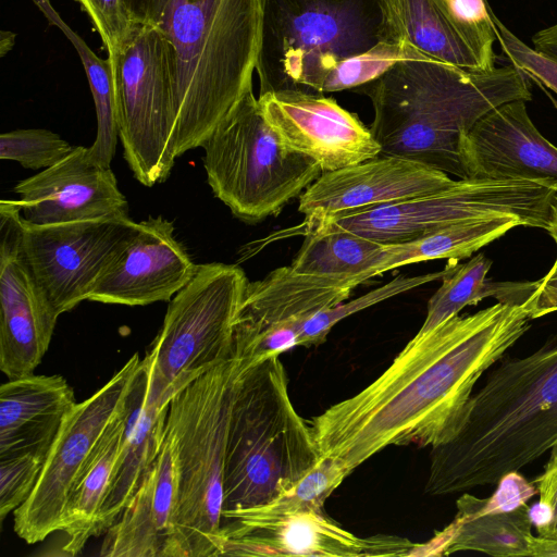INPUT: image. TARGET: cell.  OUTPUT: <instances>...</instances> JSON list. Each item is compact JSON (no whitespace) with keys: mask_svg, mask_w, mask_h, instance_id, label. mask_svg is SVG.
<instances>
[{"mask_svg":"<svg viewBox=\"0 0 557 557\" xmlns=\"http://www.w3.org/2000/svg\"><path fill=\"white\" fill-rule=\"evenodd\" d=\"M496 39L508 60L541 85L557 94V60L531 48L508 29L494 14Z\"/></svg>","mask_w":557,"mask_h":557,"instance_id":"36","label":"cell"},{"mask_svg":"<svg viewBox=\"0 0 557 557\" xmlns=\"http://www.w3.org/2000/svg\"><path fill=\"white\" fill-rule=\"evenodd\" d=\"M496 491L488 498L463 494L457 500V511L487 513L515 509L537 493L535 484L527 481L518 471L505 474L496 484Z\"/></svg>","mask_w":557,"mask_h":557,"instance_id":"37","label":"cell"},{"mask_svg":"<svg viewBox=\"0 0 557 557\" xmlns=\"http://www.w3.org/2000/svg\"><path fill=\"white\" fill-rule=\"evenodd\" d=\"M529 506L487 513L457 511L454 521L416 555H449L473 550L496 557H532Z\"/></svg>","mask_w":557,"mask_h":557,"instance_id":"28","label":"cell"},{"mask_svg":"<svg viewBox=\"0 0 557 557\" xmlns=\"http://www.w3.org/2000/svg\"><path fill=\"white\" fill-rule=\"evenodd\" d=\"M243 367L242 358L234 355L170 401L165 437L174 450L178 478L174 557L215 556L228 420Z\"/></svg>","mask_w":557,"mask_h":557,"instance_id":"7","label":"cell"},{"mask_svg":"<svg viewBox=\"0 0 557 557\" xmlns=\"http://www.w3.org/2000/svg\"><path fill=\"white\" fill-rule=\"evenodd\" d=\"M549 451L543 473L533 481L540 500L529 507V516L539 536L557 539V443Z\"/></svg>","mask_w":557,"mask_h":557,"instance_id":"39","label":"cell"},{"mask_svg":"<svg viewBox=\"0 0 557 557\" xmlns=\"http://www.w3.org/2000/svg\"><path fill=\"white\" fill-rule=\"evenodd\" d=\"M177 497L175 455L165 437L134 496L107 529L99 555L174 557Z\"/></svg>","mask_w":557,"mask_h":557,"instance_id":"23","label":"cell"},{"mask_svg":"<svg viewBox=\"0 0 557 557\" xmlns=\"http://www.w3.org/2000/svg\"><path fill=\"white\" fill-rule=\"evenodd\" d=\"M492 261L483 253L466 263L456 262L442 278V285L428 302L425 320L416 335H423L446 320L459 314L467 306L487 297L502 304L523 305L534 294L535 282H495L487 278Z\"/></svg>","mask_w":557,"mask_h":557,"instance_id":"29","label":"cell"},{"mask_svg":"<svg viewBox=\"0 0 557 557\" xmlns=\"http://www.w3.org/2000/svg\"><path fill=\"white\" fill-rule=\"evenodd\" d=\"M248 280L235 264H198L171 299L162 327L143 358L148 395L160 405L235 355L234 321Z\"/></svg>","mask_w":557,"mask_h":557,"instance_id":"9","label":"cell"},{"mask_svg":"<svg viewBox=\"0 0 557 557\" xmlns=\"http://www.w3.org/2000/svg\"><path fill=\"white\" fill-rule=\"evenodd\" d=\"M134 23L158 25L170 0H122Z\"/></svg>","mask_w":557,"mask_h":557,"instance_id":"41","label":"cell"},{"mask_svg":"<svg viewBox=\"0 0 557 557\" xmlns=\"http://www.w3.org/2000/svg\"><path fill=\"white\" fill-rule=\"evenodd\" d=\"M34 2L49 23L58 26L65 34L78 52L89 82L97 115L96 139L89 149L100 163L110 166L119 138L111 62L109 58L102 60L97 57L85 41L64 23L49 0H34Z\"/></svg>","mask_w":557,"mask_h":557,"instance_id":"31","label":"cell"},{"mask_svg":"<svg viewBox=\"0 0 557 557\" xmlns=\"http://www.w3.org/2000/svg\"><path fill=\"white\" fill-rule=\"evenodd\" d=\"M45 458L25 453L0 458V520L14 512L32 494Z\"/></svg>","mask_w":557,"mask_h":557,"instance_id":"35","label":"cell"},{"mask_svg":"<svg viewBox=\"0 0 557 557\" xmlns=\"http://www.w3.org/2000/svg\"><path fill=\"white\" fill-rule=\"evenodd\" d=\"M108 58L124 158L143 185L164 182L176 159L168 42L157 25L135 23Z\"/></svg>","mask_w":557,"mask_h":557,"instance_id":"11","label":"cell"},{"mask_svg":"<svg viewBox=\"0 0 557 557\" xmlns=\"http://www.w3.org/2000/svg\"><path fill=\"white\" fill-rule=\"evenodd\" d=\"M128 398L131 411L126 432L107 497L98 515L96 535L107 531L120 517L165 440L170 404L160 405L148 395V376L143 359Z\"/></svg>","mask_w":557,"mask_h":557,"instance_id":"25","label":"cell"},{"mask_svg":"<svg viewBox=\"0 0 557 557\" xmlns=\"http://www.w3.org/2000/svg\"><path fill=\"white\" fill-rule=\"evenodd\" d=\"M258 101L280 141L313 159L323 172L381 153L370 127L322 92L301 88L269 90L260 94Z\"/></svg>","mask_w":557,"mask_h":557,"instance_id":"15","label":"cell"},{"mask_svg":"<svg viewBox=\"0 0 557 557\" xmlns=\"http://www.w3.org/2000/svg\"><path fill=\"white\" fill-rule=\"evenodd\" d=\"M129 411L131 404L127 396L73 483L59 530L66 536L62 547V552L66 555L79 554L87 541L96 535L98 515L110 487L124 441Z\"/></svg>","mask_w":557,"mask_h":557,"instance_id":"26","label":"cell"},{"mask_svg":"<svg viewBox=\"0 0 557 557\" xmlns=\"http://www.w3.org/2000/svg\"><path fill=\"white\" fill-rule=\"evenodd\" d=\"M466 178L557 181V147L533 124L525 101L504 103L461 137Z\"/></svg>","mask_w":557,"mask_h":557,"instance_id":"20","label":"cell"},{"mask_svg":"<svg viewBox=\"0 0 557 557\" xmlns=\"http://www.w3.org/2000/svg\"><path fill=\"white\" fill-rule=\"evenodd\" d=\"M141 359L135 354L89 398L77 403L60 428L30 496L13 512L14 531L28 544L60 530L73 483L103 434L124 405Z\"/></svg>","mask_w":557,"mask_h":557,"instance_id":"12","label":"cell"},{"mask_svg":"<svg viewBox=\"0 0 557 557\" xmlns=\"http://www.w3.org/2000/svg\"><path fill=\"white\" fill-rule=\"evenodd\" d=\"M320 458L309 424L294 408L278 356L244 363L228 420L222 513L272 502Z\"/></svg>","mask_w":557,"mask_h":557,"instance_id":"6","label":"cell"},{"mask_svg":"<svg viewBox=\"0 0 557 557\" xmlns=\"http://www.w3.org/2000/svg\"><path fill=\"white\" fill-rule=\"evenodd\" d=\"M15 34L9 32H1L0 52L4 55L14 45Z\"/></svg>","mask_w":557,"mask_h":557,"instance_id":"45","label":"cell"},{"mask_svg":"<svg viewBox=\"0 0 557 557\" xmlns=\"http://www.w3.org/2000/svg\"><path fill=\"white\" fill-rule=\"evenodd\" d=\"M537 282L536 290L525 301L532 320L557 311V258L547 274Z\"/></svg>","mask_w":557,"mask_h":557,"instance_id":"40","label":"cell"},{"mask_svg":"<svg viewBox=\"0 0 557 557\" xmlns=\"http://www.w3.org/2000/svg\"><path fill=\"white\" fill-rule=\"evenodd\" d=\"M59 315L28 263L17 200L0 201V369L9 379L33 374Z\"/></svg>","mask_w":557,"mask_h":557,"instance_id":"14","label":"cell"},{"mask_svg":"<svg viewBox=\"0 0 557 557\" xmlns=\"http://www.w3.org/2000/svg\"><path fill=\"white\" fill-rule=\"evenodd\" d=\"M76 405L72 387L61 375L9 379L0 386V458L34 453L46 459Z\"/></svg>","mask_w":557,"mask_h":557,"instance_id":"24","label":"cell"},{"mask_svg":"<svg viewBox=\"0 0 557 557\" xmlns=\"http://www.w3.org/2000/svg\"><path fill=\"white\" fill-rule=\"evenodd\" d=\"M73 149L58 134L42 128L15 129L0 135V159L16 161L26 169L50 168Z\"/></svg>","mask_w":557,"mask_h":557,"instance_id":"34","label":"cell"},{"mask_svg":"<svg viewBox=\"0 0 557 557\" xmlns=\"http://www.w3.org/2000/svg\"><path fill=\"white\" fill-rule=\"evenodd\" d=\"M264 0H170L157 25L166 42L175 156L201 147L252 90Z\"/></svg>","mask_w":557,"mask_h":557,"instance_id":"5","label":"cell"},{"mask_svg":"<svg viewBox=\"0 0 557 557\" xmlns=\"http://www.w3.org/2000/svg\"><path fill=\"white\" fill-rule=\"evenodd\" d=\"M14 191L23 221L35 225L128 214L114 173L89 147H74L59 163L20 181Z\"/></svg>","mask_w":557,"mask_h":557,"instance_id":"19","label":"cell"},{"mask_svg":"<svg viewBox=\"0 0 557 557\" xmlns=\"http://www.w3.org/2000/svg\"><path fill=\"white\" fill-rule=\"evenodd\" d=\"M419 51L388 37L380 0H264L260 94L360 88Z\"/></svg>","mask_w":557,"mask_h":557,"instance_id":"4","label":"cell"},{"mask_svg":"<svg viewBox=\"0 0 557 557\" xmlns=\"http://www.w3.org/2000/svg\"><path fill=\"white\" fill-rule=\"evenodd\" d=\"M196 264L163 216L138 223L95 284L88 300L146 306L171 300L195 275Z\"/></svg>","mask_w":557,"mask_h":557,"instance_id":"17","label":"cell"},{"mask_svg":"<svg viewBox=\"0 0 557 557\" xmlns=\"http://www.w3.org/2000/svg\"><path fill=\"white\" fill-rule=\"evenodd\" d=\"M419 544L394 535L360 537L323 510L224 521L215 556H412Z\"/></svg>","mask_w":557,"mask_h":557,"instance_id":"16","label":"cell"},{"mask_svg":"<svg viewBox=\"0 0 557 557\" xmlns=\"http://www.w3.org/2000/svg\"><path fill=\"white\" fill-rule=\"evenodd\" d=\"M386 244L367 238L333 219L306 221L305 239L292 267L297 272L355 281L377 276Z\"/></svg>","mask_w":557,"mask_h":557,"instance_id":"27","label":"cell"},{"mask_svg":"<svg viewBox=\"0 0 557 557\" xmlns=\"http://www.w3.org/2000/svg\"><path fill=\"white\" fill-rule=\"evenodd\" d=\"M347 475L336 461L321 457L315 467L292 488L263 506L225 511L222 513V523L232 519L261 520L300 511L322 510L324 502Z\"/></svg>","mask_w":557,"mask_h":557,"instance_id":"32","label":"cell"},{"mask_svg":"<svg viewBox=\"0 0 557 557\" xmlns=\"http://www.w3.org/2000/svg\"><path fill=\"white\" fill-rule=\"evenodd\" d=\"M456 262L458 261L449 260L445 269L438 272L417 276L398 275L387 284L373 289L355 300L342 302L314 314L301 325L298 333L297 346L308 347L321 344L326 338L331 329L342 319L404 292L433 281L442 280Z\"/></svg>","mask_w":557,"mask_h":557,"instance_id":"33","label":"cell"},{"mask_svg":"<svg viewBox=\"0 0 557 557\" xmlns=\"http://www.w3.org/2000/svg\"><path fill=\"white\" fill-rule=\"evenodd\" d=\"M532 557H557V539L533 535L531 541Z\"/></svg>","mask_w":557,"mask_h":557,"instance_id":"44","label":"cell"},{"mask_svg":"<svg viewBox=\"0 0 557 557\" xmlns=\"http://www.w3.org/2000/svg\"><path fill=\"white\" fill-rule=\"evenodd\" d=\"M531 320L527 302H497L414 335L372 383L310 420L320 456L349 475L385 447L448 442L480 376L522 337Z\"/></svg>","mask_w":557,"mask_h":557,"instance_id":"1","label":"cell"},{"mask_svg":"<svg viewBox=\"0 0 557 557\" xmlns=\"http://www.w3.org/2000/svg\"><path fill=\"white\" fill-rule=\"evenodd\" d=\"M87 12L108 52L128 38L134 22L122 0H75Z\"/></svg>","mask_w":557,"mask_h":557,"instance_id":"38","label":"cell"},{"mask_svg":"<svg viewBox=\"0 0 557 557\" xmlns=\"http://www.w3.org/2000/svg\"><path fill=\"white\" fill-rule=\"evenodd\" d=\"M355 281L297 272L292 265L249 282L234 321V348L275 330L301 325L314 314L346 300Z\"/></svg>","mask_w":557,"mask_h":557,"instance_id":"22","label":"cell"},{"mask_svg":"<svg viewBox=\"0 0 557 557\" xmlns=\"http://www.w3.org/2000/svg\"><path fill=\"white\" fill-rule=\"evenodd\" d=\"M557 443V337L506 359L470 398L456 434L432 447L425 493L497 484Z\"/></svg>","mask_w":557,"mask_h":557,"instance_id":"2","label":"cell"},{"mask_svg":"<svg viewBox=\"0 0 557 557\" xmlns=\"http://www.w3.org/2000/svg\"><path fill=\"white\" fill-rule=\"evenodd\" d=\"M516 226H523L516 218L494 216L451 224L414 240L386 244L377 273L421 261L471 257Z\"/></svg>","mask_w":557,"mask_h":557,"instance_id":"30","label":"cell"},{"mask_svg":"<svg viewBox=\"0 0 557 557\" xmlns=\"http://www.w3.org/2000/svg\"><path fill=\"white\" fill-rule=\"evenodd\" d=\"M547 232L554 238V240L557 245V194L552 203L550 225H549V228L547 230Z\"/></svg>","mask_w":557,"mask_h":557,"instance_id":"46","label":"cell"},{"mask_svg":"<svg viewBox=\"0 0 557 557\" xmlns=\"http://www.w3.org/2000/svg\"><path fill=\"white\" fill-rule=\"evenodd\" d=\"M460 16L471 21L492 20L486 0H445Z\"/></svg>","mask_w":557,"mask_h":557,"instance_id":"42","label":"cell"},{"mask_svg":"<svg viewBox=\"0 0 557 557\" xmlns=\"http://www.w3.org/2000/svg\"><path fill=\"white\" fill-rule=\"evenodd\" d=\"M527 75L513 64L468 71L421 52L362 86L372 101L370 129L382 156L414 160L466 178L462 135L495 108L530 101Z\"/></svg>","mask_w":557,"mask_h":557,"instance_id":"3","label":"cell"},{"mask_svg":"<svg viewBox=\"0 0 557 557\" xmlns=\"http://www.w3.org/2000/svg\"><path fill=\"white\" fill-rule=\"evenodd\" d=\"M455 180L428 164L379 154L323 172L299 197L306 221L336 218L443 189Z\"/></svg>","mask_w":557,"mask_h":557,"instance_id":"18","label":"cell"},{"mask_svg":"<svg viewBox=\"0 0 557 557\" xmlns=\"http://www.w3.org/2000/svg\"><path fill=\"white\" fill-rule=\"evenodd\" d=\"M380 4L393 40L468 71L495 67L493 17L463 18L445 0H380Z\"/></svg>","mask_w":557,"mask_h":557,"instance_id":"21","label":"cell"},{"mask_svg":"<svg viewBox=\"0 0 557 557\" xmlns=\"http://www.w3.org/2000/svg\"><path fill=\"white\" fill-rule=\"evenodd\" d=\"M532 42L535 50L557 60V23L535 33Z\"/></svg>","mask_w":557,"mask_h":557,"instance_id":"43","label":"cell"},{"mask_svg":"<svg viewBox=\"0 0 557 557\" xmlns=\"http://www.w3.org/2000/svg\"><path fill=\"white\" fill-rule=\"evenodd\" d=\"M137 225L128 214L47 225L23 221L28 263L58 315L88 300Z\"/></svg>","mask_w":557,"mask_h":557,"instance_id":"13","label":"cell"},{"mask_svg":"<svg viewBox=\"0 0 557 557\" xmlns=\"http://www.w3.org/2000/svg\"><path fill=\"white\" fill-rule=\"evenodd\" d=\"M216 198L247 223L277 214L323 173L313 159L285 147L249 91L201 146Z\"/></svg>","mask_w":557,"mask_h":557,"instance_id":"8","label":"cell"},{"mask_svg":"<svg viewBox=\"0 0 557 557\" xmlns=\"http://www.w3.org/2000/svg\"><path fill=\"white\" fill-rule=\"evenodd\" d=\"M557 181L459 178L434 193L346 213L343 227L382 244L418 239L465 221L512 216L523 226L549 228Z\"/></svg>","mask_w":557,"mask_h":557,"instance_id":"10","label":"cell"}]
</instances>
